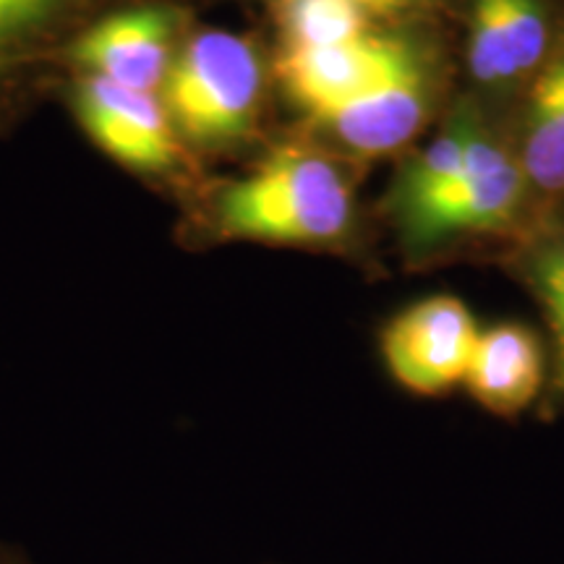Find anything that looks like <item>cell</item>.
Listing matches in <instances>:
<instances>
[{
    "label": "cell",
    "mask_w": 564,
    "mask_h": 564,
    "mask_svg": "<svg viewBox=\"0 0 564 564\" xmlns=\"http://www.w3.org/2000/svg\"><path fill=\"white\" fill-rule=\"evenodd\" d=\"M510 123L541 215L554 217L564 204V32L552 58L518 100Z\"/></svg>",
    "instance_id": "12"
},
{
    "label": "cell",
    "mask_w": 564,
    "mask_h": 564,
    "mask_svg": "<svg viewBox=\"0 0 564 564\" xmlns=\"http://www.w3.org/2000/svg\"><path fill=\"white\" fill-rule=\"evenodd\" d=\"M274 30V47H322L356 40L384 19L352 0H262ZM408 21V19H405Z\"/></svg>",
    "instance_id": "14"
},
{
    "label": "cell",
    "mask_w": 564,
    "mask_h": 564,
    "mask_svg": "<svg viewBox=\"0 0 564 564\" xmlns=\"http://www.w3.org/2000/svg\"><path fill=\"white\" fill-rule=\"evenodd\" d=\"M440 47V21H384L369 34L335 45L274 47V87L308 129Z\"/></svg>",
    "instance_id": "4"
},
{
    "label": "cell",
    "mask_w": 564,
    "mask_h": 564,
    "mask_svg": "<svg viewBox=\"0 0 564 564\" xmlns=\"http://www.w3.org/2000/svg\"><path fill=\"white\" fill-rule=\"evenodd\" d=\"M0 564H32V562H30V556L21 552V549L0 544Z\"/></svg>",
    "instance_id": "16"
},
{
    "label": "cell",
    "mask_w": 564,
    "mask_h": 564,
    "mask_svg": "<svg viewBox=\"0 0 564 564\" xmlns=\"http://www.w3.org/2000/svg\"><path fill=\"white\" fill-rule=\"evenodd\" d=\"M447 89L444 47L400 70L319 123L301 129L352 162L392 158L408 150L440 110Z\"/></svg>",
    "instance_id": "8"
},
{
    "label": "cell",
    "mask_w": 564,
    "mask_h": 564,
    "mask_svg": "<svg viewBox=\"0 0 564 564\" xmlns=\"http://www.w3.org/2000/svg\"><path fill=\"white\" fill-rule=\"evenodd\" d=\"M352 165L306 131L267 144L243 173L204 178L181 202V241L356 253L364 215Z\"/></svg>",
    "instance_id": "2"
},
{
    "label": "cell",
    "mask_w": 564,
    "mask_h": 564,
    "mask_svg": "<svg viewBox=\"0 0 564 564\" xmlns=\"http://www.w3.org/2000/svg\"><path fill=\"white\" fill-rule=\"evenodd\" d=\"M549 223H564V204H562L560 209L554 212V217H552V220H549Z\"/></svg>",
    "instance_id": "17"
},
{
    "label": "cell",
    "mask_w": 564,
    "mask_h": 564,
    "mask_svg": "<svg viewBox=\"0 0 564 564\" xmlns=\"http://www.w3.org/2000/svg\"><path fill=\"white\" fill-rule=\"evenodd\" d=\"M382 212L411 262L476 238L523 241L544 225L510 118L476 95L457 97L436 137L400 162Z\"/></svg>",
    "instance_id": "1"
},
{
    "label": "cell",
    "mask_w": 564,
    "mask_h": 564,
    "mask_svg": "<svg viewBox=\"0 0 564 564\" xmlns=\"http://www.w3.org/2000/svg\"><path fill=\"white\" fill-rule=\"evenodd\" d=\"M518 243L510 267L539 301L552 335L549 382L541 394L539 419L554 421L564 413V223H544Z\"/></svg>",
    "instance_id": "13"
},
{
    "label": "cell",
    "mask_w": 564,
    "mask_h": 564,
    "mask_svg": "<svg viewBox=\"0 0 564 564\" xmlns=\"http://www.w3.org/2000/svg\"><path fill=\"white\" fill-rule=\"evenodd\" d=\"M384 19L440 21L444 13L460 11V0H352Z\"/></svg>",
    "instance_id": "15"
},
{
    "label": "cell",
    "mask_w": 564,
    "mask_h": 564,
    "mask_svg": "<svg viewBox=\"0 0 564 564\" xmlns=\"http://www.w3.org/2000/svg\"><path fill=\"white\" fill-rule=\"evenodd\" d=\"M194 24V6L178 0H152L112 11L70 45L66 79L97 76L118 87L160 95L181 42Z\"/></svg>",
    "instance_id": "9"
},
{
    "label": "cell",
    "mask_w": 564,
    "mask_h": 564,
    "mask_svg": "<svg viewBox=\"0 0 564 564\" xmlns=\"http://www.w3.org/2000/svg\"><path fill=\"white\" fill-rule=\"evenodd\" d=\"M549 382V352L528 324L502 322L478 335L465 373V392L497 419H518L541 403Z\"/></svg>",
    "instance_id": "11"
},
{
    "label": "cell",
    "mask_w": 564,
    "mask_h": 564,
    "mask_svg": "<svg viewBox=\"0 0 564 564\" xmlns=\"http://www.w3.org/2000/svg\"><path fill=\"white\" fill-rule=\"evenodd\" d=\"M274 87L262 40L225 26L194 24L183 37L160 100L196 160L251 150L264 137Z\"/></svg>",
    "instance_id": "3"
},
{
    "label": "cell",
    "mask_w": 564,
    "mask_h": 564,
    "mask_svg": "<svg viewBox=\"0 0 564 564\" xmlns=\"http://www.w3.org/2000/svg\"><path fill=\"white\" fill-rule=\"evenodd\" d=\"M460 11L474 95L494 108L520 100L564 32L560 0H460Z\"/></svg>",
    "instance_id": "7"
},
{
    "label": "cell",
    "mask_w": 564,
    "mask_h": 564,
    "mask_svg": "<svg viewBox=\"0 0 564 564\" xmlns=\"http://www.w3.org/2000/svg\"><path fill=\"white\" fill-rule=\"evenodd\" d=\"M478 327L455 295H432L394 314L379 333V356L394 384L419 398H442L465 382Z\"/></svg>",
    "instance_id": "10"
},
{
    "label": "cell",
    "mask_w": 564,
    "mask_h": 564,
    "mask_svg": "<svg viewBox=\"0 0 564 564\" xmlns=\"http://www.w3.org/2000/svg\"><path fill=\"white\" fill-rule=\"evenodd\" d=\"M137 3L152 0H0V137L61 95L70 45L95 21Z\"/></svg>",
    "instance_id": "6"
},
{
    "label": "cell",
    "mask_w": 564,
    "mask_h": 564,
    "mask_svg": "<svg viewBox=\"0 0 564 564\" xmlns=\"http://www.w3.org/2000/svg\"><path fill=\"white\" fill-rule=\"evenodd\" d=\"M61 95L84 137L105 158L171 192L178 204L207 178L202 162L181 141L160 95L118 87L97 76H68Z\"/></svg>",
    "instance_id": "5"
}]
</instances>
